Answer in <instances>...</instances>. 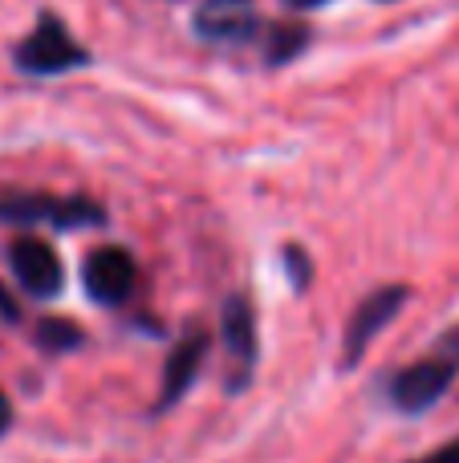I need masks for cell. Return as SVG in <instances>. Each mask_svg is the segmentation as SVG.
Instances as JSON below:
<instances>
[{"label":"cell","mask_w":459,"mask_h":463,"mask_svg":"<svg viewBox=\"0 0 459 463\" xmlns=\"http://www.w3.org/2000/svg\"><path fill=\"white\" fill-rule=\"evenodd\" d=\"M285 5H293V8H317V5H325V0H285Z\"/></svg>","instance_id":"cell-16"},{"label":"cell","mask_w":459,"mask_h":463,"mask_svg":"<svg viewBox=\"0 0 459 463\" xmlns=\"http://www.w3.org/2000/svg\"><path fill=\"white\" fill-rule=\"evenodd\" d=\"M285 269H289L293 288H305L309 285V256H305V248H297V244L285 248Z\"/></svg>","instance_id":"cell-12"},{"label":"cell","mask_w":459,"mask_h":463,"mask_svg":"<svg viewBox=\"0 0 459 463\" xmlns=\"http://www.w3.org/2000/svg\"><path fill=\"white\" fill-rule=\"evenodd\" d=\"M8 427H13V402H8L5 391H0V435H5Z\"/></svg>","instance_id":"cell-14"},{"label":"cell","mask_w":459,"mask_h":463,"mask_svg":"<svg viewBox=\"0 0 459 463\" xmlns=\"http://www.w3.org/2000/svg\"><path fill=\"white\" fill-rule=\"evenodd\" d=\"M208 345H211V337L203 326H192L175 345H171L167 362H163V386H159V399H155V415L175 407V402L192 391V383L200 378L203 358H208Z\"/></svg>","instance_id":"cell-9"},{"label":"cell","mask_w":459,"mask_h":463,"mask_svg":"<svg viewBox=\"0 0 459 463\" xmlns=\"http://www.w3.org/2000/svg\"><path fill=\"white\" fill-rule=\"evenodd\" d=\"M407 301H411V288H407V285L374 288V293L354 309V317H350V326H346V342H342V350H346V354H342V366H346V370L358 366V362H362V354L370 350V342L398 317V313H403Z\"/></svg>","instance_id":"cell-5"},{"label":"cell","mask_w":459,"mask_h":463,"mask_svg":"<svg viewBox=\"0 0 459 463\" xmlns=\"http://www.w3.org/2000/svg\"><path fill=\"white\" fill-rule=\"evenodd\" d=\"M411 463H459V435H455V439H447L444 448L427 451V456H419V459H411Z\"/></svg>","instance_id":"cell-13"},{"label":"cell","mask_w":459,"mask_h":463,"mask_svg":"<svg viewBox=\"0 0 459 463\" xmlns=\"http://www.w3.org/2000/svg\"><path fill=\"white\" fill-rule=\"evenodd\" d=\"M0 313H5V321H16V317H21V313H16V305L8 301L5 293H0Z\"/></svg>","instance_id":"cell-15"},{"label":"cell","mask_w":459,"mask_h":463,"mask_svg":"<svg viewBox=\"0 0 459 463\" xmlns=\"http://www.w3.org/2000/svg\"><path fill=\"white\" fill-rule=\"evenodd\" d=\"M37 342H41V350H49V354H65V350H73V345L86 342V334L65 317H45L37 326Z\"/></svg>","instance_id":"cell-11"},{"label":"cell","mask_w":459,"mask_h":463,"mask_svg":"<svg viewBox=\"0 0 459 463\" xmlns=\"http://www.w3.org/2000/svg\"><path fill=\"white\" fill-rule=\"evenodd\" d=\"M455 378H459V326L444 329L423 358H415L411 366H403L390 378L387 399L398 415H427L455 386Z\"/></svg>","instance_id":"cell-1"},{"label":"cell","mask_w":459,"mask_h":463,"mask_svg":"<svg viewBox=\"0 0 459 463\" xmlns=\"http://www.w3.org/2000/svg\"><path fill=\"white\" fill-rule=\"evenodd\" d=\"M0 224L16 228H102L106 208L89 195H45V192H0Z\"/></svg>","instance_id":"cell-2"},{"label":"cell","mask_w":459,"mask_h":463,"mask_svg":"<svg viewBox=\"0 0 459 463\" xmlns=\"http://www.w3.org/2000/svg\"><path fill=\"white\" fill-rule=\"evenodd\" d=\"M8 269H13V277L21 280L24 293L37 297V301L57 297L61 293V285H65V272H61L57 252L37 236L13 240V248H8Z\"/></svg>","instance_id":"cell-7"},{"label":"cell","mask_w":459,"mask_h":463,"mask_svg":"<svg viewBox=\"0 0 459 463\" xmlns=\"http://www.w3.org/2000/svg\"><path fill=\"white\" fill-rule=\"evenodd\" d=\"M224 350H228V391L240 394L252 383L260 362L257 342V313L244 293H232L224 301Z\"/></svg>","instance_id":"cell-4"},{"label":"cell","mask_w":459,"mask_h":463,"mask_svg":"<svg viewBox=\"0 0 459 463\" xmlns=\"http://www.w3.org/2000/svg\"><path fill=\"white\" fill-rule=\"evenodd\" d=\"M195 33L216 45H244V41H260L265 21L257 16L252 0H203L195 13Z\"/></svg>","instance_id":"cell-8"},{"label":"cell","mask_w":459,"mask_h":463,"mask_svg":"<svg viewBox=\"0 0 459 463\" xmlns=\"http://www.w3.org/2000/svg\"><path fill=\"white\" fill-rule=\"evenodd\" d=\"M13 65L29 78H57L89 65V53L81 41H73V33L61 24V16L41 13V21L33 24V33L24 41H16L13 49Z\"/></svg>","instance_id":"cell-3"},{"label":"cell","mask_w":459,"mask_h":463,"mask_svg":"<svg viewBox=\"0 0 459 463\" xmlns=\"http://www.w3.org/2000/svg\"><path fill=\"white\" fill-rule=\"evenodd\" d=\"M81 280H86V293L94 297L98 305L118 309V305H126L138 288V264L126 248L106 244V248H98V252L86 256V264H81Z\"/></svg>","instance_id":"cell-6"},{"label":"cell","mask_w":459,"mask_h":463,"mask_svg":"<svg viewBox=\"0 0 459 463\" xmlns=\"http://www.w3.org/2000/svg\"><path fill=\"white\" fill-rule=\"evenodd\" d=\"M309 45V29L305 24H265V33H260V49H265V61L268 65H289L297 61L301 53H305Z\"/></svg>","instance_id":"cell-10"}]
</instances>
